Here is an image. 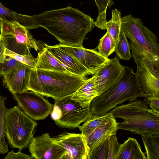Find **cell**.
<instances>
[{"mask_svg":"<svg viewBox=\"0 0 159 159\" xmlns=\"http://www.w3.org/2000/svg\"><path fill=\"white\" fill-rule=\"evenodd\" d=\"M32 16L38 26L46 30L61 44L67 46L83 47L86 35L95 26L90 16L70 7Z\"/></svg>","mask_w":159,"mask_h":159,"instance_id":"1","label":"cell"},{"mask_svg":"<svg viewBox=\"0 0 159 159\" xmlns=\"http://www.w3.org/2000/svg\"><path fill=\"white\" fill-rule=\"evenodd\" d=\"M121 29L130 40V48L137 67L159 75V45L155 34L140 19L131 14L121 17Z\"/></svg>","mask_w":159,"mask_h":159,"instance_id":"2","label":"cell"},{"mask_svg":"<svg viewBox=\"0 0 159 159\" xmlns=\"http://www.w3.org/2000/svg\"><path fill=\"white\" fill-rule=\"evenodd\" d=\"M87 79L68 73L32 69L28 89L43 96L60 100L72 96Z\"/></svg>","mask_w":159,"mask_h":159,"instance_id":"3","label":"cell"},{"mask_svg":"<svg viewBox=\"0 0 159 159\" xmlns=\"http://www.w3.org/2000/svg\"><path fill=\"white\" fill-rule=\"evenodd\" d=\"M147 95L140 88L136 72L134 73L132 68L125 66L118 80L92 100L91 112L93 114L103 115L126 101H135Z\"/></svg>","mask_w":159,"mask_h":159,"instance_id":"4","label":"cell"},{"mask_svg":"<svg viewBox=\"0 0 159 159\" xmlns=\"http://www.w3.org/2000/svg\"><path fill=\"white\" fill-rule=\"evenodd\" d=\"M109 112L115 118L124 120L119 123L120 129L142 136L159 135V113L148 107L143 101L129 102L117 106Z\"/></svg>","mask_w":159,"mask_h":159,"instance_id":"5","label":"cell"},{"mask_svg":"<svg viewBox=\"0 0 159 159\" xmlns=\"http://www.w3.org/2000/svg\"><path fill=\"white\" fill-rule=\"evenodd\" d=\"M37 123L18 106L7 109L5 115V133L11 148L19 151L28 147L33 137Z\"/></svg>","mask_w":159,"mask_h":159,"instance_id":"6","label":"cell"},{"mask_svg":"<svg viewBox=\"0 0 159 159\" xmlns=\"http://www.w3.org/2000/svg\"><path fill=\"white\" fill-rule=\"evenodd\" d=\"M68 96L60 100H55L50 114L56 125L68 128L78 127L92 113L90 105L82 106Z\"/></svg>","mask_w":159,"mask_h":159,"instance_id":"7","label":"cell"},{"mask_svg":"<svg viewBox=\"0 0 159 159\" xmlns=\"http://www.w3.org/2000/svg\"><path fill=\"white\" fill-rule=\"evenodd\" d=\"M29 30L16 21L2 26L0 32L6 49L16 54H30V49L40 50L39 44L29 32Z\"/></svg>","mask_w":159,"mask_h":159,"instance_id":"8","label":"cell"},{"mask_svg":"<svg viewBox=\"0 0 159 159\" xmlns=\"http://www.w3.org/2000/svg\"><path fill=\"white\" fill-rule=\"evenodd\" d=\"M13 95L19 108L33 120L45 119L53 109V105L43 95L33 91L27 90Z\"/></svg>","mask_w":159,"mask_h":159,"instance_id":"9","label":"cell"},{"mask_svg":"<svg viewBox=\"0 0 159 159\" xmlns=\"http://www.w3.org/2000/svg\"><path fill=\"white\" fill-rule=\"evenodd\" d=\"M31 155L36 159H66L67 152L49 134L33 137L29 145Z\"/></svg>","mask_w":159,"mask_h":159,"instance_id":"10","label":"cell"},{"mask_svg":"<svg viewBox=\"0 0 159 159\" xmlns=\"http://www.w3.org/2000/svg\"><path fill=\"white\" fill-rule=\"evenodd\" d=\"M52 138L65 149L66 159H88L89 149L85 137L82 133L65 132Z\"/></svg>","mask_w":159,"mask_h":159,"instance_id":"11","label":"cell"},{"mask_svg":"<svg viewBox=\"0 0 159 159\" xmlns=\"http://www.w3.org/2000/svg\"><path fill=\"white\" fill-rule=\"evenodd\" d=\"M125 67V66L122 65L119 59L116 57L110 59L96 72L93 76L98 95L118 80Z\"/></svg>","mask_w":159,"mask_h":159,"instance_id":"12","label":"cell"},{"mask_svg":"<svg viewBox=\"0 0 159 159\" xmlns=\"http://www.w3.org/2000/svg\"><path fill=\"white\" fill-rule=\"evenodd\" d=\"M57 45L74 57L85 68L91 75H94L110 59L101 55L96 49L67 46L61 44Z\"/></svg>","mask_w":159,"mask_h":159,"instance_id":"13","label":"cell"},{"mask_svg":"<svg viewBox=\"0 0 159 159\" xmlns=\"http://www.w3.org/2000/svg\"><path fill=\"white\" fill-rule=\"evenodd\" d=\"M32 69L29 66L19 62L3 77V85L12 95L28 90Z\"/></svg>","mask_w":159,"mask_h":159,"instance_id":"14","label":"cell"},{"mask_svg":"<svg viewBox=\"0 0 159 159\" xmlns=\"http://www.w3.org/2000/svg\"><path fill=\"white\" fill-rule=\"evenodd\" d=\"M44 47L68 71L81 77L91 75L88 70L72 55L57 45L49 46L45 43Z\"/></svg>","mask_w":159,"mask_h":159,"instance_id":"15","label":"cell"},{"mask_svg":"<svg viewBox=\"0 0 159 159\" xmlns=\"http://www.w3.org/2000/svg\"><path fill=\"white\" fill-rule=\"evenodd\" d=\"M119 123L113 117L108 121L99 125L85 136L89 150L107 137L112 135H116V132L119 129Z\"/></svg>","mask_w":159,"mask_h":159,"instance_id":"16","label":"cell"},{"mask_svg":"<svg viewBox=\"0 0 159 159\" xmlns=\"http://www.w3.org/2000/svg\"><path fill=\"white\" fill-rule=\"evenodd\" d=\"M136 72L143 92L147 95L153 93L159 97V76L143 67H137Z\"/></svg>","mask_w":159,"mask_h":159,"instance_id":"17","label":"cell"},{"mask_svg":"<svg viewBox=\"0 0 159 159\" xmlns=\"http://www.w3.org/2000/svg\"><path fill=\"white\" fill-rule=\"evenodd\" d=\"M115 159H147L136 139L129 137L120 144Z\"/></svg>","mask_w":159,"mask_h":159,"instance_id":"18","label":"cell"},{"mask_svg":"<svg viewBox=\"0 0 159 159\" xmlns=\"http://www.w3.org/2000/svg\"><path fill=\"white\" fill-rule=\"evenodd\" d=\"M36 60V69L72 74L65 68L44 46L38 53Z\"/></svg>","mask_w":159,"mask_h":159,"instance_id":"19","label":"cell"},{"mask_svg":"<svg viewBox=\"0 0 159 159\" xmlns=\"http://www.w3.org/2000/svg\"><path fill=\"white\" fill-rule=\"evenodd\" d=\"M98 95L93 76L88 78L84 84L70 96V98L84 107L90 105L92 100Z\"/></svg>","mask_w":159,"mask_h":159,"instance_id":"20","label":"cell"},{"mask_svg":"<svg viewBox=\"0 0 159 159\" xmlns=\"http://www.w3.org/2000/svg\"><path fill=\"white\" fill-rule=\"evenodd\" d=\"M0 18L4 22H11L16 21L29 30L40 27L32 16L19 14L11 11L0 2Z\"/></svg>","mask_w":159,"mask_h":159,"instance_id":"21","label":"cell"},{"mask_svg":"<svg viewBox=\"0 0 159 159\" xmlns=\"http://www.w3.org/2000/svg\"><path fill=\"white\" fill-rule=\"evenodd\" d=\"M113 117L112 114L109 112L102 116L92 114L83 124L78 127L81 133L86 136L99 125L108 121Z\"/></svg>","mask_w":159,"mask_h":159,"instance_id":"22","label":"cell"},{"mask_svg":"<svg viewBox=\"0 0 159 159\" xmlns=\"http://www.w3.org/2000/svg\"><path fill=\"white\" fill-rule=\"evenodd\" d=\"M111 15V19L105 23V28L116 45L121 31V12L117 9H112Z\"/></svg>","mask_w":159,"mask_h":159,"instance_id":"23","label":"cell"},{"mask_svg":"<svg viewBox=\"0 0 159 159\" xmlns=\"http://www.w3.org/2000/svg\"><path fill=\"white\" fill-rule=\"evenodd\" d=\"M147 159H159V135L142 136Z\"/></svg>","mask_w":159,"mask_h":159,"instance_id":"24","label":"cell"},{"mask_svg":"<svg viewBox=\"0 0 159 159\" xmlns=\"http://www.w3.org/2000/svg\"><path fill=\"white\" fill-rule=\"evenodd\" d=\"M6 98L0 95V153L5 154L9 151L8 145L5 140V115L7 108L4 102Z\"/></svg>","mask_w":159,"mask_h":159,"instance_id":"25","label":"cell"},{"mask_svg":"<svg viewBox=\"0 0 159 159\" xmlns=\"http://www.w3.org/2000/svg\"><path fill=\"white\" fill-rule=\"evenodd\" d=\"M116 46L115 42L107 31L100 39L97 48L101 55L108 58V57L115 52Z\"/></svg>","mask_w":159,"mask_h":159,"instance_id":"26","label":"cell"},{"mask_svg":"<svg viewBox=\"0 0 159 159\" xmlns=\"http://www.w3.org/2000/svg\"><path fill=\"white\" fill-rule=\"evenodd\" d=\"M98 9V13L97 20L94 21L95 26L102 30H105V24L107 22L106 11L108 7L113 4L112 0H95Z\"/></svg>","mask_w":159,"mask_h":159,"instance_id":"27","label":"cell"},{"mask_svg":"<svg viewBox=\"0 0 159 159\" xmlns=\"http://www.w3.org/2000/svg\"><path fill=\"white\" fill-rule=\"evenodd\" d=\"M127 37L121 29L119 40L115 51L117 57L120 59L129 60L132 57Z\"/></svg>","mask_w":159,"mask_h":159,"instance_id":"28","label":"cell"},{"mask_svg":"<svg viewBox=\"0 0 159 159\" xmlns=\"http://www.w3.org/2000/svg\"><path fill=\"white\" fill-rule=\"evenodd\" d=\"M109 137L98 143L89 150L88 159H107Z\"/></svg>","mask_w":159,"mask_h":159,"instance_id":"29","label":"cell"},{"mask_svg":"<svg viewBox=\"0 0 159 159\" xmlns=\"http://www.w3.org/2000/svg\"><path fill=\"white\" fill-rule=\"evenodd\" d=\"M5 54L7 56L12 57L18 62L27 65L32 69L36 68V59L33 57L31 54L23 55L16 54L6 49Z\"/></svg>","mask_w":159,"mask_h":159,"instance_id":"30","label":"cell"},{"mask_svg":"<svg viewBox=\"0 0 159 159\" xmlns=\"http://www.w3.org/2000/svg\"><path fill=\"white\" fill-rule=\"evenodd\" d=\"M120 144L118 141L116 135H112L109 137L107 159H115Z\"/></svg>","mask_w":159,"mask_h":159,"instance_id":"31","label":"cell"},{"mask_svg":"<svg viewBox=\"0 0 159 159\" xmlns=\"http://www.w3.org/2000/svg\"><path fill=\"white\" fill-rule=\"evenodd\" d=\"M19 62L13 57L7 56L4 62L0 64V76H3Z\"/></svg>","mask_w":159,"mask_h":159,"instance_id":"32","label":"cell"},{"mask_svg":"<svg viewBox=\"0 0 159 159\" xmlns=\"http://www.w3.org/2000/svg\"><path fill=\"white\" fill-rule=\"evenodd\" d=\"M143 101L149 104L153 111L159 113V97L153 93L148 94L144 97Z\"/></svg>","mask_w":159,"mask_h":159,"instance_id":"33","label":"cell"},{"mask_svg":"<svg viewBox=\"0 0 159 159\" xmlns=\"http://www.w3.org/2000/svg\"><path fill=\"white\" fill-rule=\"evenodd\" d=\"M33 157L31 155H27L21 151L15 153L12 150L9 152L4 157V159H32Z\"/></svg>","mask_w":159,"mask_h":159,"instance_id":"34","label":"cell"},{"mask_svg":"<svg viewBox=\"0 0 159 159\" xmlns=\"http://www.w3.org/2000/svg\"><path fill=\"white\" fill-rule=\"evenodd\" d=\"M6 49L3 36L0 34V64L4 62V60L7 57L5 54Z\"/></svg>","mask_w":159,"mask_h":159,"instance_id":"35","label":"cell"},{"mask_svg":"<svg viewBox=\"0 0 159 159\" xmlns=\"http://www.w3.org/2000/svg\"><path fill=\"white\" fill-rule=\"evenodd\" d=\"M2 22V19L1 18H0V32H1V30Z\"/></svg>","mask_w":159,"mask_h":159,"instance_id":"36","label":"cell"}]
</instances>
